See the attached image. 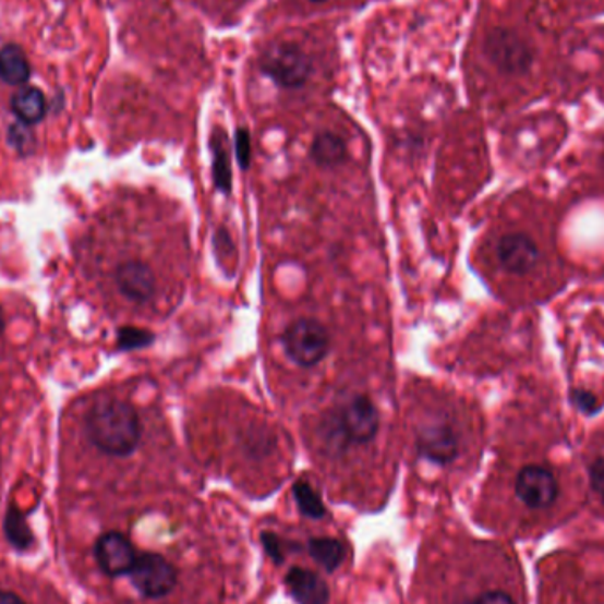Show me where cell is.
Listing matches in <instances>:
<instances>
[{"label": "cell", "mask_w": 604, "mask_h": 604, "mask_svg": "<svg viewBox=\"0 0 604 604\" xmlns=\"http://www.w3.org/2000/svg\"><path fill=\"white\" fill-rule=\"evenodd\" d=\"M415 449L433 466H452L461 452L460 433L446 418L430 419L419 426Z\"/></svg>", "instance_id": "cell-7"}, {"label": "cell", "mask_w": 604, "mask_h": 604, "mask_svg": "<svg viewBox=\"0 0 604 604\" xmlns=\"http://www.w3.org/2000/svg\"><path fill=\"white\" fill-rule=\"evenodd\" d=\"M486 53L498 70L509 75H520L529 70L530 48L511 31H495L486 39Z\"/></svg>", "instance_id": "cell-10"}, {"label": "cell", "mask_w": 604, "mask_h": 604, "mask_svg": "<svg viewBox=\"0 0 604 604\" xmlns=\"http://www.w3.org/2000/svg\"><path fill=\"white\" fill-rule=\"evenodd\" d=\"M262 73L285 88H299L312 76V59L293 43L270 45L261 57Z\"/></svg>", "instance_id": "cell-6"}, {"label": "cell", "mask_w": 604, "mask_h": 604, "mask_svg": "<svg viewBox=\"0 0 604 604\" xmlns=\"http://www.w3.org/2000/svg\"><path fill=\"white\" fill-rule=\"evenodd\" d=\"M301 526L261 529L265 604H341L352 566L349 537L330 527L326 504L306 479L292 488Z\"/></svg>", "instance_id": "cell-1"}, {"label": "cell", "mask_w": 604, "mask_h": 604, "mask_svg": "<svg viewBox=\"0 0 604 604\" xmlns=\"http://www.w3.org/2000/svg\"><path fill=\"white\" fill-rule=\"evenodd\" d=\"M414 595L418 604H518L504 589H470L466 583L452 585L449 578L423 555H419L414 575Z\"/></svg>", "instance_id": "cell-4"}, {"label": "cell", "mask_w": 604, "mask_h": 604, "mask_svg": "<svg viewBox=\"0 0 604 604\" xmlns=\"http://www.w3.org/2000/svg\"><path fill=\"white\" fill-rule=\"evenodd\" d=\"M329 330L315 318H299L285 330V353L301 367L322 363V359L329 353Z\"/></svg>", "instance_id": "cell-5"}, {"label": "cell", "mask_w": 604, "mask_h": 604, "mask_svg": "<svg viewBox=\"0 0 604 604\" xmlns=\"http://www.w3.org/2000/svg\"><path fill=\"white\" fill-rule=\"evenodd\" d=\"M4 327H5L4 313H2V310H0V336H2V333H4Z\"/></svg>", "instance_id": "cell-23"}, {"label": "cell", "mask_w": 604, "mask_h": 604, "mask_svg": "<svg viewBox=\"0 0 604 604\" xmlns=\"http://www.w3.org/2000/svg\"><path fill=\"white\" fill-rule=\"evenodd\" d=\"M215 250L218 256L219 264L224 267L225 273H235L238 267V247L233 244L230 233L225 228H219L215 233Z\"/></svg>", "instance_id": "cell-17"}, {"label": "cell", "mask_w": 604, "mask_h": 604, "mask_svg": "<svg viewBox=\"0 0 604 604\" xmlns=\"http://www.w3.org/2000/svg\"><path fill=\"white\" fill-rule=\"evenodd\" d=\"M11 108L24 124H36L47 116V99L39 88L25 87L14 94Z\"/></svg>", "instance_id": "cell-13"}, {"label": "cell", "mask_w": 604, "mask_h": 604, "mask_svg": "<svg viewBox=\"0 0 604 604\" xmlns=\"http://www.w3.org/2000/svg\"><path fill=\"white\" fill-rule=\"evenodd\" d=\"M312 2H326V0H312Z\"/></svg>", "instance_id": "cell-24"}, {"label": "cell", "mask_w": 604, "mask_h": 604, "mask_svg": "<svg viewBox=\"0 0 604 604\" xmlns=\"http://www.w3.org/2000/svg\"><path fill=\"white\" fill-rule=\"evenodd\" d=\"M310 154H312L313 161L321 167H338L347 158V145L340 136L324 131L313 140Z\"/></svg>", "instance_id": "cell-14"}, {"label": "cell", "mask_w": 604, "mask_h": 604, "mask_svg": "<svg viewBox=\"0 0 604 604\" xmlns=\"http://www.w3.org/2000/svg\"><path fill=\"white\" fill-rule=\"evenodd\" d=\"M558 481L546 467L527 466L518 472L515 493L529 509H548L558 498Z\"/></svg>", "instance_id": "cell-8"}, {"label": "cell", "mask_w": 604, "mask_h": 604, "mask_svg": "<svg viewBox=\"0 0 604 604\" xmlns=\"http://www.w3.org/2000/svg\"><path fill=\"white\" fill-rule=\"evenodd\" d=\"M31 76V65H28L27 57L19 47L2 48L0 50V78L4 80L5 84L20 85L27 82Z\"/></svg>", "instance_id": "cell-15"}, {"label": "cell", "mask_w": 604, "mask_h": 604, "mask_svg": "<svg viewBox=\"0 0 604 604\" xmlns=\"http://www.w3.org/2000/svg\"><path fill=\"white\" fill-rule=\"evenodd\" d=\"M213 179L216 190L228 195L232 190V170H230V156L225 147L224 135H216L213 140Z\"/></svg>", "instance_id": "cell-16"}, {"label": "cell", "mask_w": 604, "mask_h": 604, "mask_svg": "<svg viewBox=\"0 0 604 604\" xmlns=\"http://www.w3.org/2000/svg\"><path fill=\"white\" fill-rule=\"evenodd\" d=\"M380 414L367 396H352L341 407L326 415L321 424L324 451L330 458H341L353 446H364L377 437Z\"/></svg>", "instance_id": "cell-3"}, {"label": "cell", "mask_w": 604, "mask_h": 604, "mask_svg": "<svg viewBox=\"0 0 604 604\" xmlns=\"http://www.w3.org/2000/svg\"><path fill=\"white\" fill-rule=\"evenodd\" d=\"M94 558L105 577L122 578L133 558V540L121 530L105 532L94 543Z\"/></svg>", "instance_id": "cell-11"}, {"label": "cell", "mask_w": 604, "mask_h": 604, "mask_svg": "<svg viewBox=\"0 0 604 604\" xmlns=\"http://www.w3.org/2000/svg\"><path fill=\"white\" fill-rule=\"evenodd\" d=\"M235 156L242 170H246L252 161V140L246 130H238L235 133Z\"/></svg>", "instance_id": "cell-18"}, {"label": "cell", "mask_w": 604, "mask_h": 604, "mask_svg": "<svg viewBox=\"0 0 604 604\" xmlns=\"http://www.w3.org/2000/svg\"><path fill=\"white\" fill-rule=\"evenodd\" d=\"M589 474H591L592 490L604 498V456L592 461Z\"/></svg>", "instance_id": "cell-20"}, {"label": "cell", "mask_w": 604, "mask_h": 604, "mask_svg": "<svg viewBox=\"0 0 604 604\" xmlns=\"http://www.w3.org/2000/svg\"><path fill=\"white\" fill-rule=\"evenodd\" d=\"M577 403L580 409L591 412V410H594L595 398L592 395H587V392H578Z\"/></svg>", "instance_id": "cell-21"}, {"label": "cell", "mask_w": 604, "mask_h": 604, "mask_svg": "<svg viewBox=\"0 0 604 604\" xmlns=\"http://www.w3.org/2000/svg\"><path fill=\"white\" fill-rule=\"evenodd\" d=\"M85 437L99 452L126 458L138 449L142 421L133 404L119 398H98L84 418Z\"/></svg>", "instance_id": "cell-2"}, {"label": "cell", "mask_w": 604, "mask_h": 604, "mask_svg": "<svg viewBox=\"0 0 604 604\" xmlns=\"http://www.w3.org/2000/svg\"><path fill=\"white\" fill-rule=\"evenodd\" d=\"M0 604H27L14 592L0 591Z\"/></svg>", "instance_id": "cell-22"}, {"label": "cell", "mask_w": 604, "mask_h": 604, "mask_svg": "<svg viewBox=\"0 0 604 604\" xmlns=\"http://www.w3.org/2000/svg\"><path fill=\"white\" fill-rule=\"evenodd\" d=\"M153 340V335L140 329H124L121 335V345L126 347V349H138V347L149 345Z\"/></svg>", "instance_id": "cell-19"}, {"label": "cell", "mask_w": 604, "mask_h": 604, "mask_svg": "<svg viewBox=\"0 0 604 604\" xmlns=\"http://www.w3.org/2000/svg\"><path fill=\"white\" fill-rule=\"evenodd\" d=\"M497 261L506 273L526 276L540 265L541 252L534 239L527 233H506L497 242Z\"/></svg>", "instance_id": "cell-9"}, {"label": "cell", "mask_w": 604, "mask_h": 604, "mask_svg": "<svg viewBox=\"0 0 604 604\" xmlns=\"http://www.w3.org/2000/svg\"><path fill=\"white\" fill-rule=\"evenodd\" d=\"M113 283L122 298L145 304L156 293V276L149 265L138 261L122 262L113 270Z\"/></svg>", "instance_id": "cell-12"}]
</instances>
